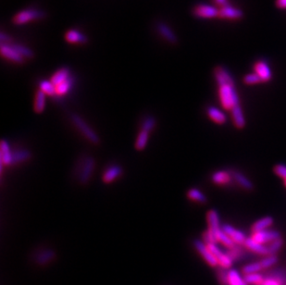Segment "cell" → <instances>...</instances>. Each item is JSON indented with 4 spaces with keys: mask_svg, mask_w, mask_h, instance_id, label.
Here are the masks:
<instances>
[{
    "mask_svg": "<svg viewBox=\"0 0 286 285\" xmlns=\"http://www.w3.org/2000/svg\"><path fill=\"white\" fill-rule=\"evenodd\" d=\"M70 120L72 124L75 126L78 132H80L85 139L90 142L93 145H99L100 144V137L92 127H91L86 120L78 114H71Z\"/></svg>",
    "mask_w": 286,
    "mask_h": 285,
    "instance_id": "1",
    "label": "cell"
},
{
    "mask_svg": "<svg viewBox=\"0 0 286 285\" xmlns=\"http://www.w3.org/2000/svg\"><path fill=\"white\" fill-rule=\"evenodd\" d=\"M219 95H220L221 103L225 110L230 111L234 106L240 104L239 96L234 86H230V85L221 86L219 89Z\"/></svg>",
    "mask_w": 286,
    "mask_h": 285,
    "instance_id": "2",
    "label": "cell"
},
{
    "mask_svg": "<svg viewBox=\"0 0 286 285\" xmlns=\"http://www.w3.org/2000/svg\"><path fill=\"white\" fill-rule=\"evenodd\" d=\"M46 17V13L38 9H24L21 10L19 13L15 15L12 19V22L16 25H22L25 23H28L30 21L42 20Z\"/></svg>",
    "mask_w": 286,
    "mask_h": 285,
    "instance_id": "3",
    "label": "cell"
},
{
    "mask_svg": "<svg viewBox=\"0 0 286 285\" xmlns=\"http://www.w3.org/2000/svg\"><path fill=\"white\" fill-rule=\"evenodd\" d=\"M96 166H97L96 160L91 156H87L86 160L84 162V167L82 169V171L77 180L81 185H86L90 181L91 178L95 172Z\"/></svg>",
    "mask_w": 286,
    "mask_h": 285,
    "instance_id": "4",
    "label": "cell"
},
{
    "mask_svg": "<svg viewBox=\"0 0 286 285\" xmlns=\"http://www.w3.org/2000/svg\"><path fill=\"white\" fill-rule=\"evenodd\" d=\"M194 247L196 248L197 253L202 257L203 259L210 265V267L215 268L219 266V262L216 257L213 256V254L210 252L208 245L204 243L201 240H195L194 241Z\"/></svg>",
    "mask_w": 286,
    "mask_h": 285,
    "instance_id": "5",
    "label": "cell"
},
{
    "mask_svg": "<svg viewBox=\"0 0 286 285\" xmlns=\"http://www.w3.org/2000/svg\"><path fill=\"white\" fill-rule=\"evenodd\" d=\"M56 257V252L53 249L44 248V249H40L35 252V255L33 256V260L35 264L40 267H45L49 263L53 262Z\"/></svg>",
    "mask_w": 286,
    "mask_h": 285,
    "instance_id": "6",
    "label": "cell"
},
{
    "mask_svg": "<svg viewBox=\"0 0 286 285\" xmlns=\"http://www.w3.org/2000/svg\"><path fill=\"white\" fill-rule=\"evenodd\" d=\"M219 11L220 9L213 6L199 4L194 7L193 14L199 19H212L215 17H219Z\"/></svg>",
    "mask_w": 286,
    "mask_h": 285,
    "instance_id": "7",
    "label": "cell"
},
{
    "mask_svg": "<svg viewBox=\"0 0 286 285\" xmlns=\"http://www.w3.org/2000/svg\"><path fill=\"white\" fill-rule=\"evenodd\" d=\"M0 53L1 56L7 60L17 63V64H23L25 62V59L15 50L9 44H1L0 46Z\"/></svg>",
    "mask_w": 286,
    "mask_h": 285,
    "instance_id": "8",
    "label": "cell"
},
{
    "mask_svg": "<svg viewBox=\"0 0 286 285\" xmlns=\"http://www.w3.org/2000/svg\"><path fill=\"white\" fill-rule=\"evenodd\" d=\"M214 77L220 87L224 85L234 86L233 78L230 75V72L223 66H218L214 69Z\"/></svg>",
    "mask_w": 286,
    "mask_h": 285,
    "instance_id": "9",
    "label": "cell"
},
{
    "mask_svg": "<svg viewBox=\"0 0 286 285\" xmlns=\"http://www.w3.org/2000/svg\"><path fill=\"white\" fill-rule=\"evenodd\" d=\"M13 150L6 140H2L0 144V162H1V171H3L4 166L12 165Z\"/></svg>",
    "mask_w": 286,
    "mask_h": 285,
    "instance_id": "10",
    "label": "cell"
},
{
    "mask_svg": "<svg viewBox=\"0 0 286 285\" xmlns=\"http://www.w3.org/2000/svg\"><path fill=\"white\" fill-rule=\"evenodd\" d=\"M281 237H282L281 236V233L278 230L266 229V230H263V231L253 233L251 238L253 240H255L256 242L265 245V243L268 244V243H271L274 240L279 239Z\"/></svg>",
    "mask_w": 286,
    "mask_h": 285,
    "instance_id": "11",
    "label": "cell"
},
{
    "mask_svg": "<svg viewBox=\"0 0 286 285\" xmlns=\"http://www.w3.org/2000/svg\"><path fill=\"white\" fill-rule=\"evenodd\" d=\"M219 17L223 19H230V20H240L244 17V12L242 9L232 7L229 4L225 5L220 8Z\"/></svg>",
    "mask_w": 286,
    "mask_h": 285,
    "instance_id": "12",
    "label": "cell"
},
{
    "mask_svg": "<svg viewBox=\"0 0 286 285\" xmlns=\"http://www.w3.org/2000/svg\"><path fill=\"white\" fill-rule=\"evenodd\" d=\"M123 173V170L119 165H112L107 168L102 175V181L105 183H112L119 179Z\"/></svg>",
    "mask_w": 286,
    "mask_h": 285,
    "instance_id": "13",
    "label": "cell"
},
{
    "mask_svg": "<svg viewBox=\"0 0 286 285\" xmlns=\"http://www.w3.org/2000/svg\"><path fill=\"white\" fill-rule=\"evenodd\" d=\"M248 249L244 246V244H235L234 247L227 249L225 252L230 259L232 260V262H239L245 259L248 255Z\"/></svg>",
    "mask_w": 286,
    "mask_h": 285,
    "instance_id": "14",
    "label": "cell"
},
{
    "mask_svg": "<svg viewBox=\"0 0 286 285\" xmlns=\"http://www.w3.org/2000/svg\"><path fill=\"white\" fill-rule=\"evenodd\" d=\"M222 228H223L224 232L230 237V239L236 244H244V242L247 238L245 237L243 231L233 228L231 225H229V224H224Z\"/></svg>",
    "mask_w": 286,
    "mask_h": 285,
    "instance_id": "15",
    "label": "cell"
},
{
    "mask_svg": "<svg viewBox=\"0 0 286 285\" xmlns=\"http://www.w3.org/2000/svg\"><path fill=\"white\" fill-rule=\"evenodd\" d=\"M207 222L209 224V229L216 236L218 233L222 230L221 223H220V216L215 209H211L207 214ZM218 240V239H217Z\"/></svg>",
    "mask_w": 286,
    "mask_h": 285,
    "instance_id": "16",
    "label": "cell"
},
{
    "mask_svg": "<svg viewBox=\"0 0 286 285\" xmlns=\"http://www.w3.org/2000/svg\"><path fill=\"white\" fill-rule=\"evenodd\" d=\"M157 28H158L159 34H160L168 43L172 44V45L177 44V42H178L177 36L175 35L174 32L171 29L170 26H168L166 23L160 22V23L158 24Z\"/></svg>",
    "mask_w": 286,
    "mask_h": 285,
    "instance_id": "17",
    "label": "cell"
},
{
    "mask_svg": "<svg viewBox=\"0 0 286 285\" xmlns=\"http://www.w3.org/2000/svg\"><path fill=\"white\" fill-rule=\"evenodd\" d=\"M244 246L249 251H251L255 254L258 255H261V256H269V252H268V248L264 244L256 242L255 240H253L251 237L247 238L244 242Z\"/></svg>",
    "mask_w": 286,
    "mask_h": 285,
    "instance_id": "18",
    "label": "cell"
},
{
    "mask_svg": "<svg viewBox=\"0 0 286 285\" xmlns=\"http://www.w3.org/2000/svg\"><path fill=\"white\" fill-rule=\"evenodd\" d=\"M65 40L70 44H79V45H84L88 42V39L85 35L74 29H71L66 32Z\"/></svg>",
    "mask_w": 286,
    "mask_h": 285,
    "instance_id": "19",
    "label": "cell"
},
{
    "mask_svg": "<svg viewBox=\"0 0 286 285\" xmlns=\"http://www.w3.org/2000/svg\"><path fill=\"white\" fill-rule=\"evenodd\" d=\"M255 71L258 76L261 78L262 82H268L272 79L271 69H270L269 65L263 60H260V61L256 63Z\"/></svg>",
    "mask_w": 286,
    "mask_h": 285,
    "instance_id": "20",
    "label": "cell"
},
{
    "mask_svg": "<svg viewBox=\"0 0 286 285\" xmlns=\"http://www.w3.org/2000/svg\"><path fill=\"white\" fill-rule=\"evenodd\" d=\"M231 117L233 119L234 125L237 127L238 129H242L245 126V118H244V112L241 108L240 104L234 106L231 110Z\"/></svg>",
    "mask_w": 286,
    "mask_h": 285,
    "instance_id": "21",
    "label": "cell"
},
{
    "mask_svg": "<svg viewBox=\"0 0 286 285\" xmlns=\"http://www.w3.org/2000/svg\"><path fill=\"white\" fill-rule=\"evenodd\" d=\"M70 77V69L65 67V68H61V69L57 70L56 72L51 77L50 82L54 84L55 86H57V85L62 84L64 82H66Z\"/></svg>",
    "mask_w": 286,
    "mask_h": 285,
    "instance_id": "22",
    "label": "cell"
},
{
    "mask_svg": "<svg viewBox=\"0 0 286 285\" xmlns=\"http://www.w3.org/2000/svg\"><path fill=\"white\" fill-rule=\"evenodd\" d=\"M273 223H274V220L272 219V217H270V216L264 217V218L257 221L256 223L252 225V232L256 233V232L266 230V229H269L272 226Z\"/></svg>",
    "mask_w": 286,
    "mask_h": 285,
    "instance_id": "23",
    "label": "cell"
},
{
    "mask_svg": "<svg viewBox=\"0 0 286 285\" xmlns=\"http://www.w3.org/2000/svg\"><path fill=\"white\" fill-rule=\"evenodd\" d=\"M265 277L275 279L281 283L282 285H286V268H276L269 270L263 274Z\"/></svg>",
    "mask_w": 286,
    "mask_h": 285,
    "instance_id": "24",
    "label": "cell"
},
{
    "mask_svg": "<svg viewBox=\"0 0 286 285\" xmlns=\"http://www.w3.org/2000/svg\"><path fill=\"white\" fill-rule=\"evenodd\" d=\"M32 157V154L28 149H15L13 150V157H12V165H18L24 163L25 161L30 160Z\"/></svg>",
    "mask_w": 286,
    "mask_h": 285,
    "instance_id": "25",
    "label": "cell"
},
{
    "mask_svg": "<svg viewBox=\"0 0 286 285\" xmlns=\"http://www.w3.org/2000/svg\"><path fill=\"white\" fill-rule=\"evenodd\" d=\"M46 95L42 91L38 90L35 93V100H34V111L37 114H41L46 109Z\"/></svg>",
    "mask_w": 286,
    "mask_h": 285,
    "instance_id": "26",
    "label": "cell"
},
{
    "mask_svg": "<svg viewBox=\"0 0 286 285\" xmlns=\"http://www.w3.org/2000/svg\"><path fill=\"white\" fill-rule=\"evenodd\" d=\"M208 115L214 122L219 124H224L227 120V117L224 112H221L219 109L215 107H210L208 109Z\"/></svg>",
    "mask_w": 286,
    "mask_h": 285,
    "instance_id": "27",
    "label": "cell"
},
{
    "mask_svg": "<svg viewBox=\"0 0 286 285\" xmlns=\"http://www.w3.org/2000/svg\"><path fill=\"white\" fill-rule=\"evenodd\" d=\"M149 132L140 130V132L137 134V137L134 143V147L138 151H143L147 146L148 140H149Z\"/></svg>",
    "mask_w": 286,
    "mask_h": 285,
    "instance_id": "28",
    "label": "cell"
},
{
    "mask_svg": "<svg viewBox=\"0 0 286 285\" xmlns=\"http://www.w3.org/2000/svg\"><path fill=\"white\" fill-rule=\"evenodd\" d=\"M231 176L240 186H242L244 189L248 190V191L253 190L254 184L252 183L251 181L247 177H245L243 174L237 172V171H234V172H232Z\"/></svg>",
    "mask_w": 286,
    "mask_h": 285,
    "instance_id": "29",
    "label": "cell"
},
{
    "mask_svg": "<svg viewBox=\"0 0 286 285\" xmlns=\"http://www.w3.org/2000/svg\"><path fill=\"white\" fill-rule=\"evenodd\" d=\"M230 173H228L227 171H216L212 174L211 176V180L219 185H223V184H227L230 181Z\"/></svg>",
    "mask_w": 286,
    "mask_h": 285,
    "instance_id": "30",
    "label": "cell"
},
{
    "mask_svg": "<svg viewBox=\"0 0 286 285\" xmlns=\"http://www.w3.org/2000/svg\"><path fill=\"white\" fill-rule=\"evenodd\" d=\"M187 197L192 201L198 202L200 204H205L208 201L207 196L202 192L196 188H191L187 192Z\"/></svg>",
    "mask_w": 286,
    "mask_h": 285,
    "instance_id": "31",
    "label": "cell"
},
{
    "mask_svg": "<svg viewBox=\"0 0 286 285\" xmlns=\"http://www.w3.org/2000/svg\"><path fill=\"white\" fill-rule=\"evenodd\" d=\"M9 45H10L24 59H32V58H34V57H35L34 52H33L31 49H28L27 47L22 46L21 44H9Z\"/></svg>",
    "mask_w": 286,
    "mask_h": 285,
    "instance_id": "32",
    "label": "cell"
},
{
    "mask_svg": "<svg viewBox=\"0 0 286 285\" xmlns=\"http://www.w3.org/2000/svg\"><path fill=\"white\" fill-rule=\"evenodd\" d=\"M39 90L42 91L46 96L56 97V86L50 81L43 80L39 83Z\"/></svg>",
    "mask_w": 286,
    "mask_h": 285,
    "instance_id": "33",
    "label": "cell"
},
{
    "mask_svg": "<svg viewBox=\"0 0 286 285\" xmlns=\"http://www.w3.org/2000/svg\"><path fill=\"white\" fill-rule=\"evenodd\" d=\"M73 83H74V79H73V77L70 76L66 82L56 86L57 97H63L67 93H69V91L71 89V87L73 85Z\"/></svg>",
    "mask_w": 286,
    "mask_h": 285,
    "instance_id": "34",
    "label": "cell"
},
{
    "mask_svg": "<svg viewBox=\"0 0 286 285\" xmlns=\"http://www.w3.org/2000/svg\"><path fill=\"white\" fill-rule=\"evenodd\" d=\"M229 271L230 270L218 266L216 268L217 280L221 285H229Z\"/></svg>",
    "mask_w": 286,
    "mask_h": 285,
    "instance_id": "35",
    "label": "cell"
},
{
    "mask_svg": "<svg viewBox=\"0 0 286 285\" xmlns=\"http://www.w3.org/2000/svg\"><path fill=\"white\" fill-rule=\"evenodd\" d=\"M268 248V252H269V256H277V254L279 253V251L282 249V247L284 246V239L281 237L277 240H274L271 243H268L267 245Z\"/></svg>",
    "mask_w": 286,
    "mask_h": 285,
    "instance_id": "36",
    "label": "cell"
},
{
    "mask_svg": "<svg viewBox=\"0 0 286 285\" xmlns=\"http://www.w3.org/2000/svg\"><path fill=\"white\" fill-rule=\"evenodd\" d=\"M86 158H87V155L86 154H82L78 157L75 163H74V166H73V171H72V176L75 180H78V177L79 175L81 173L82 171V169L84 167V162L86 160Z\"/></svg>",
    "mask_w": 286,
    "mask_h": 285,
    "instance_id": "37",
    "label": "cell"
},
{
    "mask_svg": "<svg viewBox=\"0 0 286 285\" xmlns=\"http://www.w3.org/2000/svg\"><path fill=\"white\" fill-rule=\"evenodd\" d=\"M229 285H248L236 270L229 271Z\"/></svg>",
    "mask_w": 286,
    "mask_h": 285,
    "instance_id": "38",
    "label": "cell"
},
{
    "mask_svg": "<svg viewBox=\"0 0 286 285\" xmlns=\"http://www.w3.org/2000/svg\"><path fill=\"white\" fill-rule=\"evenodd\" d=\"M244 279L248 285H259L264 281V275L261 273H253L244 275Z\"/></svg>",
    "mask_w": 286,
    "mask_h": 285,
    "instance_id": "39",
    "label": "cell"
},
{
    "mask_svg": "<svg viewBox=\"0 0 286 285\" xmlns=\"http://www.w3.org/2000/svg\"><path fill=\"white\" fill-rule=\"evenodd\" d=\"M278 261H279V258L277 256H267L263 259H261L259 261V263L261 265L263 271H265V270L269 271L273 266L277 264Z\"/></svg>",
    "mask_w": 286,
    "mask_h": 285,
    "instance_id": "40",
    "label": "cell"
},
{
    "mask_svg": "<svg viewBox=\"0 0 286 285\" xmlns=\"http://www.w3.org/2000/svg\"><path fill=\"white\" fill-rule=\"evenodd\" d=\"M222 229H223V228H222ZM217 239H218V242L223 243L224 246L227 247L228 249L234 247L235 244H236V243H234V242L230 239V237L228 236V235L224 232L223 229L218 233Z\"/></svg>",
    "mask_w": 286,
    "mask_h": 285,
    "instance_id": "41",
    "label": "cell"
},
{
    "mask_svg": "<svg viewBox=\"0 0 286 285\" xmlns=\"http://www.w3.org/2000/svg\"><path fill=\"white\" fill-rule=\"evenodd\" d=\"M156 126H157L156 118H154V117H151V116H148L147 118L143 119L142 124H141V130L146 131V132H148L150 133L156 128Z\"/></svg>",
    "mask_w": 286,
    "mask_h": 285,
    "instance_id": "42",
    "label": "cell"
},
{
    "mask_svg": "<svg viewBox=\"0 0 286 285\" xmlns=\"http://www.w3.org/2000/svg\"><path fill=\"white\" fill-rule=\"evenodd\" d=\"M262 267L261 265L258 262H253V263H249V264L244 265L242 269V272L244 273V275H247V274H253V273H260V271H262Z\"/></svg>",
    "mask_w": 286,
    "mask_h": 285,
    "instance_id": "43",
    "label": "cell"
},
{
    "mask_svg": "<svg viewBox=\"0 0 286 285\" xmlns=\"http://www.w3.org/2000/svg\"><path fill=\"white\" fill-rule=\"evenodd\" d=\"M244 83L246 84H256L262 83L261 78L258 76V74L255 73H249L244 77Z\"/></svg>",
    "mask_w": 286,
    "mask_h": 285,
    "instance_id": "44",
    "label": "cell"
},
{
    "mask_svg": "<svg viewBox=\"0 0 286 285\" xmlns=\"http://www.w3.org/2000/svg\"><path fill=\"white\" fill-rule=\"evenodd\" d=\"M203 242L206 244L210 243H216L218 242L216 236L210 231V229H206L202 234Z\"/></svg>",
    "mask_w": 286,
    "mask_h": 285,
    "instance_id": "45",
    "label": "cell"
},
{
    "mask_svg": "<svg viewBox=\"0 0 286 285\" xmlns=\"http://www.w3.org/2000/svg\"><path fill=\"white\" fill-rule=\"evenodd\" d=\"M274 172L280 176L281 178L286 179V166L284 164H279L274 168Z\"/></svg>",
    "mask_w": 286,
    "mask_h": 285,
    "instance_id": "46",
    "label": "cell"
},
{
    "mask_svg": "<svg viewBox=\"0 0 286 285\" xmlns=\"http://www.w3.org/2000/svg\"><path fill=\"white\" fill-rule=\"evenodd\" d=\"M259 285H282L281 283L275 279L269 278L264 276V281Z\"/></svg>",
    "mask_w": 286,
    "mask_h": 285,
    "instance_id": "47",
    "label": "cell"
},
{
    "mask_svg": "<svg viewBox=\"0 0 286 285\" xmlns=\"http://www.w3.org/2000/svg\"><path fill=\"white\" fill-rule=\"evenodd\" d=\"M0 40H1V44H7V45L10 44V41H11L10 37L6 35L4 32H1L0 34Z\"/></svg>",
    "mask_w": 286,
    "mask_h": 285,
    "instance_id": "48",
    "label": "cell"
},
{
    "mask_svg": "<svg viewBox=\"0 0 286 285\" xmlns=\"http://www.w3.org/2000/svg\"><path fill=\"white\" fill-rule=\"evenodd\" d=\"M276 6L280 8H286V0H277Z\"/></svg>",
    "mask_w": 286,
    "mask_h": 285,
    "instance_id": "49",
    "label": "cell"
},
{
    "mask_svg": "<svg viewBox=\"0 0 286 285\" xmlns=\"http://www.w3.org/2000/svg\"><path fill=\"white\" fill-rule=\"evenodd\" d=\"M215 2H216L218 5H220V6H222V7H224V6L228 4L227 0H215Z\"/></svg>",
    "mask_w": 286,
    "mask_h": 285,
    "instance_id": "50",
    "label": "cell"
},
{
    "mask_svg": "<svg viewBox=\"0 0 286 285\" xmlns=\"http://www.w3.org/2000/svg\"><path fill=\"white\" fill-rule=\"evenodd\" d=\"M285 184H286V180H285Z\"/></svg>",
    "mask_w": 286,
    "mask_h": 285,
    "instance_id": "51",
    "label": "cell"
}]
</instances>
